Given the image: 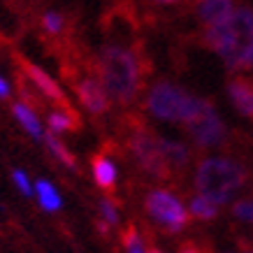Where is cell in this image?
Returning <instances> with one entry per match:
<instances>
[{"mask_svg": "<svg viewBox=\"0 0 253 253\" xmlns=\"http://www.w3.org/2000/svg\"><path fill=\"white\" fill-rule=\"evenodd\" d=\"M93 68L116 105L135 102L144 86V56L132 46L105 44L98 51V58H93Z\"/></svg>", "mask_w": 253, "mask_h": 253, "instance_id": "6da1fadb", "label": "cell"}, {"mask_svg": "<svg viewBox=\"0 0 253 253\" xmlns=\"http://www.w3.org/2000/svg\"><path fill=\"white\" fill-rule=\"evenodd\" d=\"M200 42L221 56L228 70L253 68V7L239 5L221 23L205 26Z\"/></svg>", "mask_w": 253, "mask_h": 253, "instance_id": "7a4b0ae2", "label": "cell"}, {"mask_svg": "<svg viewBox=\"0 0 253 253\" xmlns=\"http://www.w3.org/2000/svg\"><path fill=\"white\" fill-rule=\"evenodd\" d=\"M244 181H246L244 165H239L232 158H223V156L205 158L198 165V172H195V188H198V193L209 198L211 202H216L218 207L230 202V198L244 186Z\"/></svg>", "mask_w": 253, "mask_h": 253, "instance_id": "3957f363", "label": "cell"}, {"mask_svg": "<svg viewBox=\"0 0 253 253\" xmlns=\"http://www.w3.org/2000/svg\"><path fill=\"white\" fill-rule=\"evenodd\" d=\"M205 98H198L172 82H156L146 93V109L149 114L169 123H188L198 114Z\"/></svg>", "mask_w": 253, "mask_h": 253, "instance_id": "277c9868", "label": "cell"}, {"mask_svg": "<svg viewBox=\"0 0 253 253\" xmlns=\"http://www.w3.org/2000/svg\"><path fill=\"white\" fill-rule=\"evenodd\" d=\"M144 209L149 218L169 235L181 232L188 225V218H191V214L181 205V200L169 191H151L144 200Z\"/></svg>", "mask_w": 253, "mask_h": 253, "instance_id": "5b68a950", "label": "cell"}, {"mask_svg": "<svg viewBox=\"0 0 253 253\" xmlns=\"http://www.w3.org/2000/svg\"><path fill=\"white\" fill-rule=\"evenodd\" d=\"M130 151L149 174L163 179V176H168L172 172V168L165 161V154H163L161 137H156L154 132L146 130L144 126H137L130 132Z\"/></svg>", "mask_w": 253, "mask_h": 253, "instance_id": "8992f818", "label": "cell"}, {"mask_svg": "<svg viewBox=\"0 0 253 253\" xmlns=\"http://www.w3.org/2000/svg\"><path fill=\"white\" fill-rule=\"evenodd\" d=\"M184 128L193 142L202 149H214V146L223 144V139H225V126L207 98L202 102V107L198 109V114L188 123H184Z\"/></svg>", "mask_w": 253, "mask_h": 253, "instance_id": "52a82bcc", "label": "cell"}, {"mask_svg": "<svg viewBox=\"0 0 253 253\" xmlns=\"http://www.w3.org/2000/svg\"><path fill=\"white\" fill-rule=\"evenodd\" d=\"M68 79L72 82V86H75V93H77L79 102H82L91 114L100 116L109 109V100L112 98H109L107 88H105L102 82H100L95 68L88 70V72H79V70L68 72Z\"/></svg>", "mask_w": 253, "mask_h": 253, "instance_id": "ba28073f", "label": "cell"}, {"mask_svg": "<svg viewBox=\"0 0 253 253\" xmlns=\"http://www.w3.org/2000/svg\"><path fill=\"white\" fill-rule=\"evenodd\" d=\"M19 65H21L23 75H26V77L31 79L33 84L42 91V95H46L49 100H56V102H58V105H63V107H70L68 100H65V95H63V91H61V86L56 84V82L46 75L44 70L38 68V65H33L31 61H26V58H21V56H19Z\"/></svg>", "mask_w": 253, "mask_h": 253, "instance_id": "9c48e42d", "label": "cell"}, {"mask_svg": "<svg viewBox=\"0 0 253 253\" xmlns=\"http://www.w3.org/2000/svg\"><path fill=\"white\" fill-rule=\"evenodd\" d=\"M228 95L242 116L253 119V77L237 75L228 82Z\"/></svg>", "mask_w": 253, "mask_h": 253, "instance_id": "30bf717a", "label": "cell"}, {"mask_svg": "<svg viewBox=\"0 0 253 253\" xmlns=\"http://www.w3.org/2000/svg\"><path fill=\"white\" fill-rule=\"evenodd\" d=\"M235 7H237L235 0H195V16L205 28V26H214L228 19L235 12Z\"/></svg>", "mask_w": 253, "mask_h": 253, "instance_id": "8fae6325", "label": "cell"}, {"mask_svg": "<svg viewBox=\"0 0 253 253\" xmlns=\"http://www.w3.org/2000/svg\"><path fill=\"white\" fill-rule=\"evenodd\" d=\"M12 112H14L16 121L21 123L23 130L28 132L31 137L44 142V128H42V121H40V116L35 109L28 107L26 102H14V105H12Z\"/></svg>", "mask_w": 253, "mask_h": 253, "instance_id": "7c38bea8", "label": "cell"}, {"mask_svg": "<svg viewBox=\"0 0 253 253\" xmlns=\"http://www.w3.org/2000/svg\"><path fill=\"white\" fill-rule=\"evenodd\" d=\"M68 26H70L68 16L61 14V12H54V9H49V12H44V14L40 16V28H42V33H44L46 38H51V40L65 38Z\"/></svg>", "mask_w": 253, "mask_h": 253, "instance_id": "4fadbf2b", "label": "cell"}, {"mask_svg": "<svg viewBox=\"0 0 253 253\" xmlns=\"http://www.w3.org/2000/svg\"><path fill=\"white\" fill-rule=\"evenodd\" d=\"M161 144H163V154H165V161L172 169H184L191 161V151L188 146L181 144V142H174V139H163L161 137Z\"/></svg>", "mask_w": 253, "mask_h": 253, "instance_id": "5bb4252c", "label": "cell"}, {"mask_svg": "<svg viewBox=\"0 0 253 253\" xmlns=\"http://www.w3.org/2000/svg\"><path fill=\"white\" fill-rule=\"evenodd\" d=\"M93 176L100 188L112 191L116 186V165L105 156H98V158H93Z\"/></svg>", "mask_w": 253, "mask_h": 253, "instance_id": "9a60e30c", "label": "cell"}, {"mask_svg": "<svg viewBox=\"0 0 253 253\" xmlns=\"http://www.w3.org/2000/svg\"><path fill=\"white\" fill-rule=\"evenodd\" d=\"M35 195H38L40 207L44 209V211H58L63 205L61 193L56 191V186H51L49 181H44V179H38V184H35Z\"/></svg>", "mask_w": 253, "mask_h": 253, "instance_id": "2e32d148", "label": "cell"}, {"mask_svg": "<svg viewBox=\"0 0 253 253\" xmlns=\"http://www.w3.org/2000/svg\"><path fill=\"white\" fill-rule=\"evenodd\" d=\"M46 123H49L51 132H70V130H75V128L79 126V119L70 107H63V109L51 112L49 119H46Z\"/></svg>", "mask_w": 253, "mask_h": 253, "instance_id": "e0dca14e", "label": "cell"}, {"mask_svg": "<svg viewBox=\"0 0 253 253\" xmlns=\"http://www.w3.org/2000/svg\"><path fill=\"white\" fill-rule=\"evenodd\" d=\"M188 209H191V216H195L200 221H211V218L218 216V205L211 202L209 198H205V195H200V193L191 200V207Z\"/></svg>", "mask_w": 253, "mask_h": 253, "instance_id": "ac0fdd59", "label": "cell"}, {"mask_svg": "<svg viewBox=\"0 0 253 253\" xmlns=\"http://www.w3.org/2000/svg\"><path fill=\"white\" fill-rule=\"evenodd\" d=\"M44 144L49 146V151H51L61 163H65L68 168H75V158H72V156L68 154V149L54 137V132H44Z\"/></svg>", "mask_w": 253, "mask_h": 253, "instance_id": "d6986e66", "label": "cell"}, {"mask_svg": "<svg viewBox=\"0 0 253 253\" xmlns=\"http://www.w3.org/2000/svg\"><path fill=\"white\" fill-rule=\"evenodd\" d=\"M123 249H126V253H146L144 239L139 237V232L132 225L123 232Z\"/></svg>", "mask_w": 253, "mask_h": 253, "instance_id": "ffe728a7", "label": "cell"}, {"mask_svg": "<svg viewBox=\"0 0 253 253\" xmlns=\"http://www.w3.org/2000/svg\"><path fill=\"white\" fill-rule=\"evenodd\" d=\"M232 214L235 218L244 223H253V200H239L237 205L232 207Z\"/></svg>", "mask_w": 253, "mask_h": 253, "instance_id": "44dd1931", "label": "cell"}, {"mask_svg": "<svg viewBox=\"0 0 253 253\" xmlns=\"http://www.w3.org/2000/svg\"><path fill=\"white\" fill-rule=\"evenodd\" d=\"M12 179H14L16 188L26 195V198H31V195H35V186L31 184V179H28V174L23 172V169H14V174H12Z\"/></svg>", "mask_w": 253, "mask_h": 253, "instance_id": "7402d4cb", "label": "cell"}, {"mask_svg": "<svg viewBox=\"0 0 253 253\" xmlns=\"http://www.w3.org/2000/svg\"><path fill=\"white\" fill-rule=\"evenodd\" d=\"M100 214L105 216V221H107L109 225H116V223H119V209L114 207L112 200H100Z\"/></svg>", "mask_w": 253, "mask_h": 253, "instance_id": "603a6c76", "label": "cell"}, {"mask_svg": "<svg viewBox=\"0 0 253 253\" xmlns=\"http://www.w3.org/2000/svg\"><path fill=\"white\" fill-rule=\"evenodd\" d=\"M146 2L158 5V7H172V5H181V2H186V0H146Z\"/></svg>", "mask_w": 253, "mask_h": 253, "instance_id": "cb8c5ba5", "label": "cell"}, {"mask_svg": "<svg viewBox=\"0 0 253 253\" xmlns=\"http://www.w3.org/2000/svg\"><path fill=\"white\" fill-rule=\"evenodd\" d=\"M7 95H9V84L0 77V98H7Z\"/></svg>", "mask_w": 253, "mask_h": 253, "instance_id": "d4e9b609", "label": "cell"}, {"mask_svg": "<svg viewBox=\"0 0 253 253\" xmlns=\"http://www.w3.org/2000/svg\"><path fill=\"white\" fill-rule=\"evenodd\" d=\"M179 253H202L195 244H184L181 249H179Z\"/></svg>", "mask_w": 253, "mask_h": 253, "instance_id": "484cf974", "label": "cell"}, {"mask_svg": "<svg viewBox=\"0 0 253 253\" xmlns=\"http://www.w3.org/2000/svg\"><path fill=\"white\" fill-rule=\"evenodd\" d=\"M146 253H161V251H158V249H151V251H146Z\"/></svg>", "mask_w": 253, "mask_h": 253, "instance_id": "4316f807", "label": "cell"}]
</instances>
